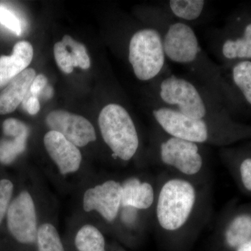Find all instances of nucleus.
I'll return each mask as SVG.
<instances>
[{
	"label": "nucleus",
	"mask_w": 251,
	"mask_h": 251,
	"mask_svg": "<svg viewBox=\"0 0 251 251\" xmlns=\"http://www.w3.org/2000/svg\"><path fill=\"white\" fill-rule=\"evenodd\" d=\"M122 196V182L107 180L85 191L82 201L84 210L97 211L107 222L114 223L121 209Z\"/></svg>",
	"instance_id": "1a4fd4ad"
},
{
	"label": "nucleus",
	"mask_w": 251,
	"mask_h": 251,
	"mask_svg": "<svg viewBox=\"0 0 251 251\" xmlns=\"http://www.w3.org/2000/svg\"><path fill=\"white\" fill-rule=\"evenodd\" d=\"M23 108L31 115H35L40 110V103L38 97L27 94L23 102Z\"/></svg>",
	"instance_id": "a878e982"
},
{
	"label": "nucleus",
	"mask_w": 251,
	"mask_h": 251,
	"mask_svg": "<svg viewBox=\"0 0 251 251\" xmlns=\"http://www.w3.org/2000/svg\"><path fill=\"white\" fill-rule=\"evenodd\" d=\"M99 126L104 143L111 150L113 158L128 162L139 153V132L133 117L121 104L105 105L99 113Z\"/></svg>",
	"instance_id": "423d86ee"
},
{
	"label": "nucleus",
	"mask_w": 251,
	"mask_h": 251,
	"mask_svg": "<svg viewBox=\"0 0 251 251\" xmlns=\"http://www.w3.org/2000/svg\"><path fill=\"white\" fill-rule=\"evenodd\" d=\"M251 239V211H242L222 219L213 230L211 251H235Z\"/></svg>",
	"instance_id": "6e6552de"
},
{
	"label": "nucleus",
	"mask_w": 251,
	"mask_h": 251,
	"mask_svg": "<svg viewBox=\"0 0 251 251\" xmlns=\"http://www.w3.org/2000/svg\"><path fill=\"white\" fill-rule=\"evenodd\" d=\"M151 100L194 120L230 123L224 103L192 77L165 74L149 87Z\"/></svg>",
	"instance_id": "7ed1b4c3"
},
{
	"label": "nucleus",
	"mask_w": 251,
	"mask_h": 251,
	"mask_svg": "<svg viewBox=\"0 0 251 251\" xmlns=\"http://www.w3.org/2000/svg\"><path fill=\"white\" fill-rule=\"evenodd\" d=\"M46 124L50 130L58 132L77 148H82L97 140L93 125L80 115L64 110L50 112Z\"/></svg>",
	"instance_id": "9d476101"
},
{
	"label": "nucleus",
	"mask_w": 251,
	"mask_h": 251,
	"mask_svg": "<svg viewBox=\"0 0 251 251\" xmlns=\"http://www.w3.org/2000/svg\"><path fill=\"white\" fill-rule=\"evenodd\" d=\"M47 85V77L43 74H39V75H36L35 78L33 80L30 88L28 91V93L31 94V96L38 97L39 95H41V94L42 93L43 91Z\"/></svg>",
	"instance_id": "393cba45"
},
{
	"label": "nucleus",
	"mask_w": 251,
	"mask_h": 251,
	"mask_svg": "<svg viewBox=\"0 0 251 251\" xmlns=\"http://www.w3.org/2000/svg\"><path fill=\"white\" fill-rule=\"evenodd\" d=\"M7 227L15 240L24 245L36 244L38 227L35 204L27 191H23L10 204Z\"/></svg>",
	"instance_id": "0eeeda50"
},
{
	"label": "nucleus",
	"mask_w": 251,
	"mask_h": 251,
	"mask_svg": "<svg viewBox=\"0 0 251 251\" xmlns=\"http://www.w3.org/2000/svg\"><path fill=\"white\" fill-rule=\"evenodd\" d=\"M213 54L224 60H250L251 59V22L245 27L244 37L234 41L209 44Z\"/></svg>",
	"instance_id": "a211bd4d"
},
{
	"label": "nucleus",
	"mask_w": 251,
	"mask_h": 251,
	"mask_svg": "<svg viewBox=\"0 0 251 251\" xmlns=\"http://www.w3.org/2000/svg\"><path fill=\"white\" fill-rule=\"evenodd\" d=\"M0 23L17 36L22 34V25L19 18L4 6H0Z\"/></svg>",
	"instance_id": "5701e85b"
},
{
	"label": "nucleus",
	"mask_w": 251,
	"mask_h": 251,
	"mask_svg": "<svg viewBox=\"0 0 251 251\" xmlns=\"http://www.w3.org/2000/svg\"><path fill=\"white\" fill-rule=\"evenodd\" d=\"M2 130L4 136L0 139V163L9 165L25 150L29 130L24 122L14 118L5 120Z\"/></svg>",
	"instance_id": "ddd939ff"
},
{
	"label": "nucleus",
	"mask_w": 251,
	"mask_h": 251,
	"mask_svg": "<svg viewBox=\"0 0 251 251\" xmlns=\"http://www.w3.org/2000/svg\"><path fill=\"white\" fill-rule=\"evenodd\" d=\"M33 69H27L10 81L0 93V115L11 113L23 103L36 77Z\"/></svg>",
	"instance_id": "dca6fc26"
},
{
	"label": "nucleus",
	"mask_w": 251,
	"mask_h": 251,
	"mask_svg": "<svg viewBox=\"0 0 251 251\" xmlns=\"http://www.w3.org/2000/svg\"><path fill=\"white\" fill-rule=\"evenodd\" d=\"M112 251H126L122 250V249H115V250H113Z\"/></svg>",
	"instance_id": "cd10ccee"
},
{
	"label": "nucleus",
	"mask_w": 251,
	"mask_h": 251,
	"mask_svg": "<svg viewBox=\"0 0 251 251\" xmlns=\"http://www.w3.org/2000/svg\"><path fill=\"white\" fill-rule=\"evenodd\" d=\"M207 4L204 0H168L156 4L171 17L191 26L201 20Z\"/></svg>",
	"instance_id": "f3484780"
},
{
	"label": "nucleus",
	"mask_w": 251,
	"mask_h": 251,
	"mask_svg": "<svg viewBox=\"0 0 251 251\" xmlns=\"http://www.w3.org/2000/svg\"><path fill=\"white\" fill-rule=\"evenodd\" d=\"M232 78L234 85L251 105V61L243 60L234 64Z\"/></svg>",
	"instance_id": "412c9836"
},
{
	"label": "nucleus",
	"mask_w": 251,
	"mask_h": 251,
	"mask_svg": "<svg viewBox=\"0 0 251 251\" xmlns=\"http://www.w3.org/2000/svg\"><path fill=\"white\" fill-rule=\"evenodd\" d=\"M54 55L59 69L66 74L74 72V67L85 70L90 67V59L85 46L69 35L64 36L62 41L55 44Z\"/></svg>",
	"instance_id": "4468645a"
},
{
	"label": "nucleus",
	"mask_w": 251,
	"mask_h": 251,
	"mask_svg": "<svg viewBox=\"0 0 251 251\" xmlns=\"http://www.w3.org/2000/svg\"><path fill=\"white\" fill-rule=\"evenodd\" d=\"M235 251H251V239L240 247L238 248Z\"/></svg>",
	"instance_id": "bb28decb"
},
{
	"label": "nucleus",
	"mask_w": 251,
	"mask_h": 251,
	"mask_svg": "<svg viewBox=\"0 0 251 251\" xmlns=\"http://www.w3.org/2000/svg\"><path fill=\"white\" fill-rule=\"evenodd\" d=\"M147 155L162 171L200 184L210 182L206 146L168 134L155 124Z\"/></svg>",
	"instance_id": "20e7f679"
},
{
	"label": "nucleus",
	"mask_w": 251,
	"mask_h": 251,
	"mask_svg": "<svg viewBox=\"0 0 251 251\" xmlns=\"http://www.w3.org/2000/svg\"><path fill=\"white\" fill-rule=\"evenodd\" d=\"M143 16L145 24L159 33L167 60L187 69L192 78L224 103L227 86L222 70L201 47L192 26L171 17L156 4L145 9Z\"/></svg>",
	"instance_id": "f03ea898"
},
{
	"label": "nucleus",
	"mask_w": 251,
	"mask_h": 251,
	"mask_svg": "<svg viewBox=\"0 0 251 251\" xmlns=\"http://www.w3.org/2000/svg\"><path fill=\"white\" fill-rule=\"evenodd\" d=\"M212 212L211 183L195 182L166 171L156 176L152 218L166 251H191Z\"/></svg>",
	"instance_id": "f257e3e1"
},
{
	"label": "nucleus",
	"mask_w": 251,
	"mask_h": 251,
	"mask_svg": "<svg viewBox=\"0 0 251 251\" xmlns=\"http://www.w3.org/2000/svg\"><path fill=\"white\" fill-rule=\"evenodd\" d=\"M150 108L155 125L168 134L188 141L220 146L229 143L237 134L230 123L189 118L151 99Z\"/></svg>",
	"instance_id": "39448f33"
},
{
	"label": "nucleus",
	"mask_w": 251,
	"mask_h": 251,
	"mask_svg": "<svg viewBox=\"0 0 251 251\" xmlns=\"http://www.w3.org/2000/svg\"><path fill=\"white\" fill-rule=\"evenodd\" d=\"M33 56L32 46L27 41H22L14 46L11 55L0 57V87L27 69Z\"/></svg>",
	"instance_id": "2eb2a0df"
},
{
	"label": "nucleus",
	"mask_w": 251,
	"mask_h": 251,
	"mask_svg": "<svg viewBox=\"0 0 251 251\" xmlns=\"http://www.w3.org/2000/svg\"><path fill=\"white\" fill-rule=\"evenodd\" d=\"M238 172L242 187L247 192L251 193V157H247L241 161Z\"/></svg>",
	"instance_id": "b1692460"
},
{
	"label": "nucleus",
	"mask_w": 251,
	"mask_h": 251,
	"mask_svg": "<svg viewBox=\"0 0 251 251\" xmlns=\"http://www.w3.org/2000/svg\"><path fill=\"white\" fill-rule=\"evenodd\" d=\"M36 246V251H66L58 231L48 223L39 226Z\"/></svg>",
	"instance_id": "aec40b11"
},
{
	"label": "nucleus",
	"mask_w": 251,
	"mask_h": 251,
	"mask_svg": "<svg viewBox=\"0 0 251 251\" xmlns=\"http://www.w3.org/2000/svg\"><path fill=\"white\" fill-rule=\"evenodd\" d=\"M122 206H131L152 216L156 196V179L130 176L122 182Z\"/></svg>",
	"instance_id": "f8f14e48"
},
{
	"label": "nucleus",
	"mask_w": 251,
	"mask_h": 251,
	"mask_svg": "<svg viewBox=\"0 0 251 251\" xmlns=\"http://www.w3.org/2000/svg\"><path fill=\"white\" fill-rule=\"evenodd\" d=\"M14 192V184L9 179L0 180V224L9 209Z\"/></svg>",
	"instance_id": "4be33fe9"
},
{
	"label": "nucleus",
	"mask_w": 251,
	"mask_h": 251,
	"mask_svg": "<svg viewBox=\"0 0 251 251\" xmlns=\"http://www.w3.org/2000/svg\"><path fill=\"white\" fill-rule=\"evenodd\" d=\"M44 145L50 157L63 175L78 171L82 162L80 150L61 133L50 130L44 138Z\"/></svg>",
	"instance_id": "9b49d317"
},
{
	"label": "nucleus",
	"mask_w": 251,
	"mask_h": 251,
	"mask_svg": "<svg viewBox=\"0 0 251 251\" xmlns=\"http://www.w3.org/2000/svg\"><path fill=\"white\" fill-rule=\"evenodd\" d=\"M74 247L76 251H107L103 234L92 225H85L77 231Z\"/></svg>",
	"instance_id": "6ab92c4d"
}]
</instances>
